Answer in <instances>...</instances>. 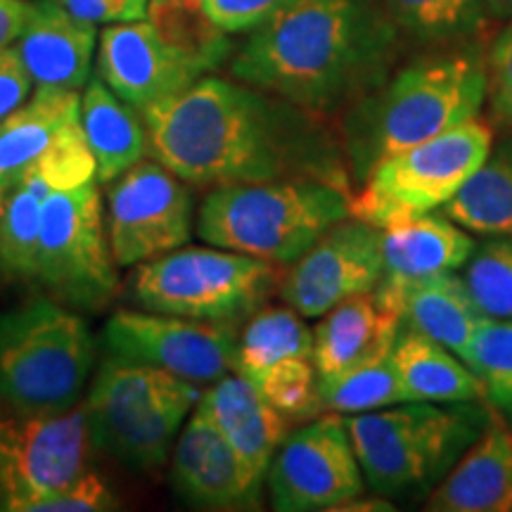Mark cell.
<instances>
[{
    "label": "cell",
    "mask_w": 512,
    "mask_h": 512,
    "mask_svg": "<svg viewBox=\"0 0 512 512\" xmlns=\"http://www.w3.org/2000/svg\"><path fill=\"white\" fill-rule=\"evenodd\" d=\"M76 117H81L79 91L38 86L22 107L0 119V197L38 162L57 131Z\"/></svg>",
    "instance_id": "23"
},
{
    "label": "cell",
    "mask_w": 512,
    "mask_h": 512,
    "mask_svg": "<svg viewBox=\"0 0 512 512\" xmlns=\"http://www.w3.org/2000/svg\"><path fill=\"white\" fill-rule=\"evenodd\" d=\"M202 15L223 34H249L297 0H195Z\"/></svg>",
    "instance_id": "36"
},
{
    "label": "cell",
    "mask_w": 512,
    "mask_h": 512,
    "mask_svg": "<svg viewBox=\"0 0 512 512\" xmlns=\"http://www.w3.org/2000/svg\"><path fill=\"white\" fill-rule=\"evenodd\" d=\"M501 415H503V418H505V420H508V425L512 427V408H510V411H508V413H501Z\"/></svg>",
    "instance_id": "43"
},
{
    "label": "cell",
    "mask_w": 512,
    "mask_h": 512,
    "mask_svg": "<svg viewBox=\"0 0 512 512\" xmlns=\"http://www.w3.org/2000/svg\"><path fill=\"white\" fill-rule=\"evenodd\" d=\"M351 200V188L313 178L219 185L204 197L197 235L207 245L290 266L351 216Z\"/></svg>",
    "instance_id": "5"
},
{
    "label": "cell",
    "mask_w": 512,
    "mask_h": 512,
    "mask_svg": "<svg viewBox=\"0 0 512 512\" xmlns=\"http://www.w3.org/2000/svg\"><path fill=\"white\" fill-rule=\"evenodd\" d=\"M399 43L384 0H297L249 31L230 74L328 117L394 72Z\"/></svg>",
    "instance_id": "2"
},
{
    "label": "cell",
    "mask_w": 512,
    "mask_h": 512,
    "mask_svg": "<svg viewBox=\"0 0 512 512\" xmlns=\"http://www.w3.org/2000/svg\"><path fill=\"white\" fill-rule=\"evenodd\" d=\"M489 17L494 19H512V0H484Z\"/></svg>",
    "instance_id": "42"
},
{
    "label": "cell",
    "mask_w": 512,
    "mask_h": 512,
    "mask_svg": "<svg viewBox=\"0 0 512 512\" xmlns=\"http://www.w3.org/2000/svg\"><path fill=\"white\" fill-rule=\"evenodd\" d=\"M278 266L221 247H178L143 261L133 297L147 311L235 325L266 304Z\"/></svg>",
    "instance_id": "10"
},
{
    "label": "cell",
    "mask_w": 512,
    "mask_h": 512,
    "mask_svg": "<svg viewBox=\"0 0 512 512\" xmlns=\"http://www.w3.org/2000/svg\"><path fill=\"white\" fill-rule=\"evenodd\" d=\"M401 36L425 46H460L482 34L484 0H384Z\"/></svg>",
    "instance_id": "30"
},
{
    "label": "cell",
    "mask_w": 512,
    "mask_h": 512,
    "mask_svg": "<svg viewBox=\"0 0 512 512\" xmlns=\"http://www.w3.org/2000/svg\"><path fill=\"white\" fill-rule=\"evenodd\" d=\"M171 475L185 501L209 510L254 508L261 494L223 434L197 406L176 441Z\"/></svg>",
    "instance_id": "18"
},
{
    "label": "cell",
    "mask_w": 512,
    "mask_h": 512,
    "mask_svg": "<svg viewBox=\"0 0 512 512\" xmlns=\"http://www.w3.org/2000/svg\"><path fill=\"white\" fill-rule=\"evenodd\" d=\"M162 3H181V0H162Z\"/></svg>",
    "instance_id": "44"
},
{
    "label": "cell",
    "mask_w": 512,
    "mask_h": 512,
    "mask_svg": "<svg viewBox=\"0 0 512 512\" xmlns=\"http://www.w3.org/2000/svg\"><path fill=\"white\" fill-rule=\"evenodd\" d=\"M95 183L50 190L38 235L36 280L76 309H102L117 292V271Z\"/></svg>",
    "instance_id": "11"
},
{
    "label": "cell",
    "mask_w": 512,
    "mask_h": 512,
    "mask_svg": "<svg viewBox=\"0 0 512 512\" xmlns=\"http://www.w3.org/2000/svg\"><path fill=\"white\" fill-rule=\"evenodd\" d=\"M95 41V24L74 17L60 0H41L31 5L15 48L38 86L79 91L91 76Z\"/></svg>",
    "instance_id": "20"
},
{
    "label": "cell",
    "mask_w": 512,
    "mask_h": 512,
    "mask_svg": "<svg viewBox=\"0 0 512 512\" xmlns=\"http://www.w3.org/2000/svg\"><path fill=\"white\" fill-rule=\"evenodd\" d=\"M271 505L280 512L339 510L366 489L347 420L320 415L287 434L266 472Z\"/></svg>",
    "instance_id": "13"
},
{
    "label": "cell",
    "mask_w": 512,
    "mask_h": 512,
    "mask_svg": "<svg viewBox=\"0 0 512 512\" xmlns=\"http://www.w3.org/2000/svg\"><path fill=\"white\" fill-rule=\"evenodd\" d=\"M380 278V228L347 216L290 264L280 294L299 316L320 318L344 299L373 292Z\"/></svg>",
    "instance_id": "16"
},
{
    "label": "cell",
    "mask_w": 512,
    "mask_h": 512,
    "mask_svg": "<svg viewBox=\"0 0 512 512\" xmlns=\"http://www.w3.org/2000/svg\"><path fill=\"white\" fill-rule=\"evenodd\" d=\"M233 50L195 0H150L147 17L107 24L98 43V76L138 112L174 98Z\"/></svg>",
    "instance_id": "4"
},
{
    "label": "cell",
    "mask_w": 512,
    "mask_h": 512,
    "mask_svg": "<svg viewBox=\"0 0 512 512\" xmlns=\"http://www.w3.org/2000/svg\"><path fill=\"white\" fill-rule=\"evenodd\" d=\"M494 133L472 119L377 162L351 200V216L375 228L444 209L482 166Z\"/></svg>",
    "instance_id": "9"
},
{
    "label": "cell",
    "mask_w": 512,
    "mask_h": 512,
    "mask_svg": "<svg viewBox=\"0 0 512 512\" xmlns=\"http://www.w3.org/2000/svg\"><path fill=\"white\" fill-rule=\"evenodd\" d=\"M140 117L152 157L192 185L313 178L351 188L342 138L318 114L238 79L204 74Z\"/></svg>",
    "instance_id": "1"
},
{
    "label": "cell",
    "mask_w": 512,
    "mask_h": 512,
    "mask_svg": "<svg viewBox=\"0 0 512 512\" xmlns=\"http://www.w3.org/2000/svg\"><path fill=\"white\" fill-rule=\"evenodd\" d=\"M102 344L112 358L166 370L195 384H209L233 373L238 337L233 325L155 311H119L102 328Z\"/></svg>",
    "instance_id": "15"
},
{
    "label": "cell",
    "mask_w": 512,
    "mask_h": 512,
    "mask_svg": "<svg viewBox=\"0 0 512 512\" xmlns=\"http://www.w3.org/2000/svg\"><path fill=\"white\" fill-rule=\"evenodd\" d=\"M50 185L31 166L0 197V268L15 278H36L38 235Z\"/></svg>",
    "instance_id": "29"
},
{
    "label": "cell",
    "mask_w": 512,
    "mask_h": 512,
    "mask_svg": "<svg viewBox=\"0 0 512 512\" xmlns=\"http://www.w3.org/2000/svg\"><path fill=\"white\" fill-rule=\"evenodd\" d=\"M484 313L467 290L463 275L444 273L422 280L401 302V325L418 330L463 358L484 323Z\"/></svg>",
    "instance_id": "26"
},
{
    "label": "cell",
    "mask_w": 512,
    "mask_h": 512,
    "mask_svg": "<svg viewBox=\"0 0 512 512\" xmlns=\"http://www.w3.org/2000/svg\"><path fill=\"white\" fill-rule=\"evenodd\" d=\"M93 366L86 320L50 299L0 316V403L24 413L72 411Z\"/></svg>",
    "instance_id": "8"
},
{
    "label": "cell",
    "mask_w": 512,
    "mask_h": 512,
    "mask_svg": "<svg viewBox=\"0 0 512 512\" xmlns=\"http://www.w3.org/2000/svg\"><path fill=\"white\" fill-rule=\"evenodd\" d=\"M88 422L83 408L24 413L0 408V508L34 512L86 470Z\"/></svg>",
    "instance_id": "12"
},
{
    "label": "cell",
    "mask_w": 512,
    "mask_h": 512,
    "mask_svg": "<svg viewBox=\"0 0 512 512\" xmlns=\"http://www.w3.org/2000/svg\"><path fill=\"white\" fill-rule=\"evenodd\" d=\"M486 102V55L472 43L444 46L396 69L351 105L342 145L351 183L403 147L477 119Z\"/></svg>",
    "instance_id": "3"
},
{
    "label": "cell",
    "mask_w": 512,
    "mask_h": 512,
    "mask_svg": "<svg viewBox=\"0 0 512 512\" xmlns=\"http://www.w3.org/2000/svg\"><path fill=\"white\" fill-rule=\"evenodd\" d=\"M197 408L214 422L245 467L256 489L264 484L268 467L287 437V418L268 403L242 375H223L200 394Z\"/></svg>",
    "instance_id": "19"
},
{
    "label": "cell",
    "mask_w": 512,
    "mask_h": 512,
    "mask_svg": "<svg viewBox=\"0 0 512 512\" xmlns=\"http://www.w3.org/2000/svg\"><path fill=\"white\" fill-rule=\"evenodd\" d=\"M34 79L24 67L17 48H0V119L8 117L29 100Z\"/></svg>",
    "instance_id": "39"
},
{
    "label": "cell",
    "mask_w": 512,
    "mask_h": 512,
    "mask_svg": "<svg viewBox=\"0 0 512 512\" xmlns=\"http://www.w3.org/2000/svg\"><path fill=\"white\" fill-rule=\"evenodd\" d=\"M192 197L174 171L157 159H140L112 181L107 195V238L117 266L143 261L188 245Z\"/></svg>",
    "instance_id": "14"
},
{
    "label": "cell",
    "mask_w": 512,
    "mask_h": 512,
    "mask_svg": "<svg viewBox=\"0 0 512 512\" xmlns=\"http://www.w3.org/2000/svg\"><path fill=\"white\" fill-rule=\"evenodd\" d=\"M491 413L477 401H406L347 420L366 486L377 496L430 494L475 444Z\"/></svg>",
    "instance_id": "6"
},
{
    "label": "cell",
    "mask_w": 512,
    "mask_h": 512,
    "mask_svg": "<svg viewBox=\"0 0 512 512\" xmlns=\"http://www.w3.org/2000/svg\"><path fill=\"white\" fill-rule=\"evenodd\" d=\"M136 107L119 98L105 86V81L93 79L86 83L81 98V126L91 145L100 183L117 181L133 164H138L147 152V131Z\"/></svg>",
    "instance_id": "25"
},
{
    "label": "cell",
    "mask_w": 512,
    "mask_h": 512,
    "mask_svg": "<svg viewBox=\"0 0 512 512\" xmlns=\"http://www.w3.org/2000/svg\"><path fill=\"white\" fill-rule=\"evenodd\" d=\"M292 356H313V330L292 306H261L238 337L235 368L249 382Z\"/></svg>",
    "instance_id": "28"
},
{
    "label": "cell",
    "mask_w": 512,
    "mask_h": 512,
    "mask_svg": "<svg viewBox=\"0 0 512 512\" xmlns=\"http://www.w3.org/2000/svg\"><path fill=\"white\" fill-rule=\"evenodd\" d=\"M197 401L195 382L110 356L83 406L88 439L126 467L159 470Z\"/></svg>",
    "instance_id": "7"
},
{
    "label": "cell",
    "mask_w": 512,
    "mask_h": 512,
    "mask_svg": "<svg viewBox=\"0 0 512 512\" xmlns=\"http://www.w3.org/2000/svg\"><path fill=\"white\" fill-rule=\"evenodd\" d=\"M463 361L482 382L486 403L498 413L512 408V318L486 316Z\"/></svg>",
    "instance_id": "32"
},
{
    "label": "cell",
    "mask_w": 512,
    "mask_h": 512,
    "mask_svg": "<svg viewBox=\"0 0 512 512\" xmlns=\"http://www.w3.org/2000/svg\"><path fill=\"white\" fill-rule=\"evenodd\" d=\"M31 5L27 0H0V48H8L17 41L27 24Z\"/></svg>",
    "instance_id": "41"
},
{
    "label": "cell",
    "mask_w": 512,
    "mask_h": 512,
    "mask_svg": "<svg viewBox=\"0 0 512 512\" xmlns=\"http://www.w3.org/2000/svg\"><path fill=\"white\" fill-rule=\"evenodd\" d=\"M463 280L484 316L512 318V235H491L475 245Z\"/></svg>",
    "instance_id": "33"
},
{
    "label": "cell",
    "mask_w": 512,
    "mask_h": 512,
    "mask_svg": "<svg viewBox=\"0 0 512 512\" xmlns=\"http://www.w3.org/2000/svg\"><path fill=\"white\" fill-rule=\"evenodd\" d=\"M406 403L392 351L356 363L342 373L318 377L320 411L358 415Z\"/></svg>",
    "instance_id": "31"
},
{
    "label": "cell",
    "mask_w": 512,
    "mask_h": 512,
    "mask_svg": "<svg viewBox=\"0 0 512 512\" xmlns=\"http://www.w3.org/2000/svg\"><path fill=\"white\" fill-rule=\"evenodd\" d=\"M34 169L41 174L50 190H74L93 183L98 166L86 133H83L81 117L67 121L53 138L43 155L38 157Z\"/></svg>",
    "instance_id": "35"
},
{
    "label": "cell",
    "mask_w": 512,
    "mask_h": 512,
    "mask_svg": "<svg viewBox=\"0 0 512 512\" xmlns=\"http://www.w3.org/2000/svg\"><path fill=\"white\" fill-rule=\"evenodd\" d=\"M252 384L285 418L302 420L320 411L318 373L313 366V356L285 358Z\"/></svg>",
    "instance_id": "34"
},
{
    "label": "cell",
    "mask_w": 512,
    "mask_h": 512,
    "mask_svg": "<svg viewBox=\"0 0 512 512\" xmlns=\"http://www.w3.org/2000/svg\"><path fill=\"white\" fill-rule=\"evenodd\" d=\"M475 245L465 228L437 211L380 228L382 278L373 290L375 299L401 318V302L413 285L458 273Z\"/></svg>",
    "instance_id": "17"
},
{
    "label": "cell",
    "mask_w": 512,
    "mask_h": 512,
    "mask_svg": "<svg viewBox=\"0 0 512 512\" xmlns=\"http://www.w3.org/2000/svg\"><path fill=\"white\" fill-rule=\"evenodd\" d=\"M432 512H512V427L491 415L475 444L427 494Z\"/></svg>",
    "instance_id": "21"
},
{
    "label": "cell",
    "mask_w": 512,
    "mask_h": 512,
    "mask_svg": "<svg viewBox=\"0 0 512 512\" xmlns=\"http://www.w3.org/2000/svg\"><path fill=\"white\" fill-rule=\"evenodd\" d=\"M486 100L498 124L512 131V19L486 53Z\"/></svg>",
    "instance_id": "37"
},
{
    "label": "cell",
    "mask_w": 512,
    "mask_h": 512,
    "mask_svg": "<svg viewBox=\"0 0 512 512\" xmlns=\"http://www.w3.org/2000/svg\"><path fill=\"white\" fill-rule=\"evenodd\" d=\"M441 211L467 233L512 235V138L491 145L482 166Z\"/></svg>",
    "instance_id": "27"
},
{
    "label": "cell",
    "mask_w": 512,
    "mask_h": 512,
    "mask_svg": "<svg viewBox=\"0 0 512 512\" xmlns=\"http://www.w3.org/2000/svg\"><path fill=\"white\" fill-rule=\"evenodd\" d=\"M114 505H117V498L105 484V479L95 472L83 470L74 482L55 491L53 496L43 498L34 512H100L112 510Z\"/></svg>",
    "instance_id": "38"
},
{
    "label": "cell",
    "mask_w": 512,
    "mask_h": 512,
    "mask_svg": "<svg viewBox=\"0 0 512 512\" xmlns=\"http://www.w3.org/2000/svg\"><path fill=\"white\" fill-rule=\"evenodd\" d=\"M313 330V366L318 377L342 373L356 363L392 351L401 318L377 302L373 292L356 294L320 316Z\"/></svg>",
    "instance_id": "22"
},
{
    "label": "cell",
    "mask_w": 512,
    "mask_h": 512,
    "mask_svg": "<svg viewBox=\"0 0 512 512\" xmlns=\"http://www.w3.org/2000/svg\"><path fill=\"white\" fill-rule=\"evenodd\" d=\"M392 358L406 401H486L482 382L467 368L463 358L418 330L401 325L392 347Z\"/></svg>",
    "instance_id": "24"
},
{
    "label": "cell",
    "mask_w": 512,
    "mask_h": 512,
    "mask_svg": "<svg viewBox=\"0 0 512 512\" xmlns=\"http://www.w3.org/2000/svg\"><path fill=\"white\" fill-rule=\"evenodd\" d=\"M60 3L83 22L117 24L147 17L150 0H60Z\"/></svg>",
    "instance_id": "40"
}]
</instances>
